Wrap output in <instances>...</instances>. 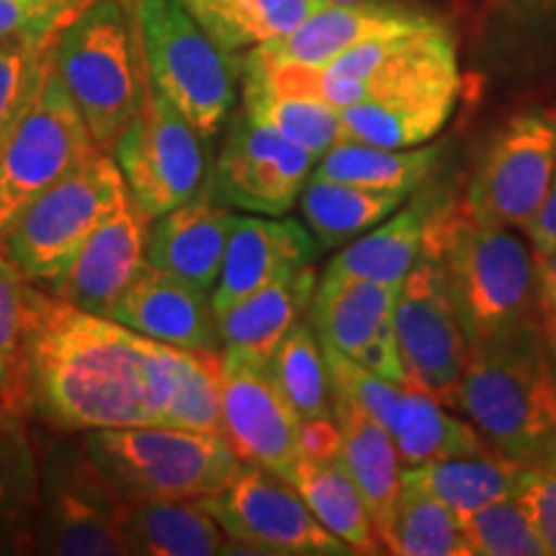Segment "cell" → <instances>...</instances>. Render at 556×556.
Instances as JSON below:
<instances>
[{
  "instance_id": "cell-1",
  "label": "cell",
  "mask_w": 556,
  "mask_h": 556,
  "mask_svg": "<svg viewBox=\"0 0 556 556\" xmlns=\"http://www.w3.org/2000/svg\"><path fill=\"white\" fill-rule=\"evenodd\" d=\"M180 348L78 309L29 281L24 413L62 433L160 426Z\"/></svg>"
},
{
  "instance_id": "cell-2",
  "label": "cell",
  "mask_w": 556,
  "mask_h": 556,
  "mask_svg": "<svg viewBox=\"0 0 556 556\" xmlns=\"http://www.w3.org/2000/svg\"><path fill=\"white\" fill-rule=\"evenodd\" d=\"M426 250L441 261L469 351L541 332L533 250L513 227L482 225L441 201Z\"/></svg>"
},
{
  "instance_id": "cell-3",
  "label": "cell",
  "mask_w": 556,
  "mask_h": 556,
  "mask_svg": "<svg viewBox=\"0 0 556 556\" xmlns=\"http://www.w3.org/2000/svg\"><path fill=\"white\" fill-rule=\"evenodd\" d=\"M52 62L93 142L109 152L150 90L135 0H88L62 26Z\"/></svg>"
},
{
  "instance_id": "cell-4",
  "label": "cell",
  "mask_w": 556,
  "mask_h": 556,
  "mask_svg": "<svg viewBox=\"0 0 556 556\" xmlns=\"http://www.w3.org/2000/svg\"><path fill=\"white\" fill-rule=\"evenodd\" d=\"M456 407L484 443L528 467L556 454V358L541 332L469 351Z\"/></svg>"
},
{
  "instance_id": "cell-5",
  "label": "cell",
  "mask_w": 556,
  "mask_h": 556,
  "mask_svg": "<svg viewBox=\"0 0 556 556\" xmlns=\"http://www.w3.org/2000/svg\"><path fill=\"white\" fill-rule=\"evenodd\" d=\"M80 435L88 456L127 503L208 497L242 467L225 438L214 433L129 426Z\"/></svg>"
},
{
  "instance_id": "cell-6",
  "label": "cell",
  "mask_w": 556,
  "mask_h": 556,
  "mask_svg": "<svg viewBox=\"0 0 556 556\" xmlns=\"http://www.w3.org/2000/svg\"><path fill=\"white\" fill-rule=\"evenodd\" d=\"M34 438L39 454L34 554L127 556L122 533L127 500L88 456L83 435L45 426Z\"/></svg>"
},
{
  "instance_id": "cell-7",
  "label": "cell",
  "mask_w": 556,
  "mask_h": 556,
  "mask_svg": "<svg viewBox=\"0 0 556 556\" xmlns=\"http://www.w3.org/2000/svg\"><path fill=\"white\" fill-rule=\"evenodd\" d=\"M152 88L168 96L201 139L225 127L242 58L222 52L180 0H135Z\"/></svg>"
},
{
  "instance_id": "cell-8",
  "label": "cell",
  "mask_w": 556,
  "mask_h": 556,
  "mask_svg": "<svg viewBox=\"0 0 556 556\" xmlns=\"http://www.w3.org/2000/svg\"><path fill=\"white\" fill-rule=\"evenodd\" d=\"M127 199L119 165L111 152L101 150L34 199L0 248L26 281L47 283L67 268L96 227Z\"/></svg>"
},
{
  "instance_id": "cell-9",
  "label": "cell",
  "mask_w": 556,
  "mask_h": 556,
  "mask_svg": "<svg viewBox=\"0 0 556 556\" xmlns=\"http://www.w3.org/2000/svg\"><path fill=\"white\" fill-rule=\"evenodd\" d=\"M96 152H101L99 144L90 137L50 54L37 93L21 111L0 150V245L34 199Z\"/></svg>"
},
{
  "instance_id": "cell-10",
  "label": "cell",
  "mask_w": 556,
  "mask_h": 556,
  "mask_svg": "<svg viewBox=\"0 0 556 556\" xmlns=\"http://www.w3.org/2000/svg\"><path fill=\"white\" fill-rule=\"evenodd\" d=\"M554 165L556 109L520 111L492 131L458 206L482 225L526 229L544 204Z\"/></svg>"
},
{
  "instance_id": "cell-11",
  "label": "cell",
  "mask_w": 556,
  "mask_h": 556,
  "mask_svg": "<svg viewBox=\"0 0 556 556\" xmlns=\"http://www.w3.org/2000/svg\"><path fill=\"white\" fill-rule=\"evenodd\" d=\"M201 507L240 552L276 556H348L351 546L330 533L296 486L274 471L242 464L225 490L201 497Z\"/></svg>"
},
{
  "instance_id": "cell-12",
  "label": "cell",
  "mask_w": 556,
  "mask_h": 556,
  "mask_svg": "<svg viewBox=\"0 0 556 556\" xmlns=\"http://www.w3.org/2000/svg\"><path fill=\"white\" fill-rule=\"evenodd\" d=\"M109 152L119 165L131 201L150 219L186 204L208 180L199 131L152 83L142 111Z\"/></svg>"
},
{
  "instance_id": "cell-13",
  "label": "cell",
  "mask_w": 556,
  "mask_h": 556,
  "mask_svg": "<svg viewBox=\"0 0 556 556\" xmlns=\"http://www.w3.org/2000/svg\"><path fill=\"white\" fill-rule=\"evenodd\" d=\"M394 336L407 384L443 405H456L469 345L441 261L428 250H422L400 287Z\"/></svg>"
},
{
  "instance_id": "cell-14",
  "label": "cell",
  "mask_w": 556,
  "mask_h": 556,
  "mask_svg": "<svg viewBox=\"0 0 556 556\" xmlns=\"http://www.w3.org/2000/svg\"><path fill=\"white\" fill-rule=\"evenodd\" d=\"M222 438L242 464L291 482L302 458V417L268 371V358L222 348Z\"/></svg>"
},
{
  "instance_id": "cell-15",
  "label": "cell",
  "mask_w": 556,
  "mask_h": 556,
  "mask_svg": "<svg viewBox=\"0 0 556 556\" xmlns=\"http://www.w3.org/2000/svg\"><path fill=\"white\" fill-rule=\"evenodd\" d=\"M315 157L276 129L255 122L245 109L235 116L214 165V197L250 214L281 217L307 186Z\"/></svg>"
},
{
  "instance_id": "cell-16",
  "label": "cell",
  "mask_w": 556,
  "mask_h": 556,
  "mask_svg": "<svg viewBox=\"0 0 556 556\" xmlns=\"http://www.w3.org/2000/svg\"><path fill=\"white\" fill-rule=\"evenodd\" d=\"M402 283L325 276L317 281L309 319L317 338L389 381L407 384L394 336V304Z\"/></svg>"
},
{
  "instance_id": "cell-17",
  "label": "cell",
  "mask_w": 556,
  "mask_h": 556,
  "mask_svg": "<svg viewBox=\"0 0 556 556\" xmlns=\"http://www.w3.org/2000/svg\"><path fill=\"white\" fill-rule=\"evenodd\" d=\"M150 222L129 197L96 227L67 268L41 287L73 307L109 317L116 299L148 263Z\"/></svg>"
},
{
  "instance_id": "cell-18",
  "label": "cell",
  "mask_w": 556,
  "mask_h": 556,
  "mask_svg": "<svg viewBox=\"0 0 556 556\" xmlns=\"http://www.w3.org/2000/svg\"><path fill=\"white\" fill-rule=\"evenodd\" d=\"M291 484L296 486L319 523L351 546L353 554L384 552L364 497L340 458L336 420L304 422L302 458H299Z\"/></svg>"
},
{
  "instance_id": "cell-19",
  "label": "cell",
  "mask_w": 556,
  "mask_h": 556,
  "mask_svg": "<svg viewBox=\"0 0 556 556\" xmlns=\"http://www.w3.org/2000/svg\"><path fill=\"white\" fill-rule=\"evenodd\" d=\"M139 336L189 351H222L212 294L144 263L109 312Z\"/></svg>"
},
{
  "instance_id": "cell-20",
  "label": "cell",
  "mask_w": 556,
  "mask_h": 556,
  "mask_svg": "<svg viewBox=\"0 0 556 556\" xmlns=\"http://www.w3.org/2000/svg\"><path fill=\"white\" fill-rule=\"evenodd\" d=\"M235 217L232 206L214 197L206 180L197 197L150 222L148 263L212 294Z\"/></svg>"
},
{
  "instance_id": "cell-21",
  "label": "cell",
  "mask_w": 556,
  "mask_h": 556,
  "mask_svg": "<svg viewBox=\"0 0 556 556\" xmlns=\"http://www.w3.org/2000/svg\"><path fill=\"white\" fill-rule=\"evenodd\" d=\"M317 255L315 238L302 222L263 217H235L225 261L212 291L214 315L266 287L291 268L307 266Z\"/></svg>"
},
{
  "instance_id": "cell-22",
  "label": "cell",
  "mask_w": 556,
  "mask_h": 556,
  "mask_svg": "<svg viewBox=\"0 0 556 556\" xmlns=\"http://www.w3.org/2000/svg\"><path fill=\"white\" fill-rule=\"evenodd\" d=\"M435 24L426 13L397 5H319L294 31L253 47L268 62L325 67L338 54L374 37L407 34Z\"/></svg>"
},
{
  "instance_id": "cell-23",
  "label": "cell",
  "mask_w": 556,
  "mask_h": 556,
  "mask_svg": "<svg viewBox=\"0 0 556 556\" xmlns=\"http://www.w3.org/2000/svg\"><path fill=\"white\" fill-rule=\"evenodd\" d=\"M332 387V384H330ZM332 417L340 433V458L364 497L384 548L402 492V464L389 430L343 389L332 387Z\"/></svg>"
},
{
  "instance_id": "cell-24",
  "label": "cell",
  "mask_w": 556,
  "mask_h": 556,
  "mask_svg": "<svg viewBox=\"0 0 556 556\" xmlns=\"http://www.w3.org/2000/svg\"><path fill=\"white\" fill-rule=\"evenodd\" d=\"M433 191H415V199L389 214L384 222L345 242L325 268V276L364 278L379 283H402L426 250L428 227L438 204Z\"/></svg>"
},
{
  "instance_id": "cell-25",
  "label": "cell",
  "mask_w": 556,
  "mask_h": 556,
  "mask_svg": "<svg viewBox=\"0 0 556 556\" xmlns=\"http://www.w3.org/2000/svg\"><path fill=\"white\" fill-rule=\"evenodd\" d=\"M317 268H291L266 287L248 294L217 315L222 348L248 351L268 358L278 340L294 328L309 309L317 289Z\"/></svg>"
},
{
  "instance_id": "cell-26",
  "label": "cell",
  "mask_w": 556,
  "mask_h": 556,
  "mask_svg": "<svg viewBox=\"0 0 556 556\" xmlns=\"http://www.w3.org/2000/svg\"><path fill=\"white\" fill-rule=\"evenodd\" d=\"M31 417L0 405V556L34 554L39 454Z\"/></svg>"
},
{
  "instance_id": "cell-27",
  "label": "cell",
  "mask_w": 556,
  "mask_h": 556,
  "mask_svg": "<svg viewBox=\"0 0 556 556\" xmlns=\"http://www.w3.org/2000/svg\"><path fill=\"white\" fill-rule=\"evenodd\" d=\"M122 533L127 552L137 556H214L225 554L227 544V533L199 500L127 503Z\"/></svg>"
},
{
  "instance_id": "cell-28",
  "label": "cell",
  "mask_w": 556,
  "mask_h": 556,
  "mask_svg": "<svg viewBox=\"0 0 556 556\" xmlns=\"http://www.w3.org/2000/svg\"><path fill=\"white\" fill-rule=\"evenodd\" d=\"M456 96L458 90H428L348 106L340 111L345 139L389 150L420 148L446 127Z\"/></svg>"
},
{
  "instance_id": "cell-29",
  "label": "cell",
  "mask_w": 556,
  "mask_h": 556,
  "mask_svg": "<svg viewBox=\"0 0 556 556\" xmlns=\"http://www.w3.org/2000/svg\"><path fill=\"white\" fill-rule=\"evenodd\" d=\"M407 199L409 193L402 191L364 189V186L340 184V180L319 178L312 173L299 197V208L312 238L319 242V248L328 250L345 245L377 227Z\"/></svg>"
},
{
  "instance_id": "cell-30",
  "label": "cell",
  "mask_w": 556,
  "mask_h": 556,
  "mask_svg": "<svg viewBox=\"0 0 556 556\" xmlns=\"http://www.w3.org/2000/svg\"><path fill=\"white\" fill-rule=\"evenodd\" d=\"M516 479L518 464L497 456L495 451L402 467V484L435 497L458 518L516 495Z\"/></svg>"
},
{
  "instance_id": "cell-31",
  "label": "cell",
  "mask_w": 556,
  "mask_h": 556,
  "mask_svg": "<svg viewBox=\"0 0 556 556\" xmlns=\"http://www.w3.org/2000/svg\"><path fill=\"white\" fill-rule=\"evenodd\" d=\"M222 52L238 58L294 31L319 0H180Z\"/></svg>"
},
{
  "instance_id": "cell-32",
  "label": "cell",
  "mask_w": 556,
  "mask_h": 556,
  "mask_svg": "<svg viewBox=\"0 0 556 556\" xmlns=\"http://www.w3.org/2000/svg\"><path fill=\"white\" fill-rule=\"evenodd\" d=\"M441 157V144L389 150L356 142V139H343L319 157L315 176L364 186V189L402 191L413 197L417 189L428 184Z\"/></svg>"
},
{
  "instance_id": "cell-33",
  "label": "cell",
  "mask_w": 556,
  "mask_h": 556,
  "mask_svg": "<svg viewBox=\"0 0 556 556\" xmlns=\"http://www.w3.org/2000/svg\"><path fill=\"white\" fill-rule=\"evenodd\" d=\"M392 438L402 467L492 451L475 426L458 420L443 402L415 387H409L397 426L392 428Z\"/></svg>"
},
{
  "instance_id": "cell-34",
  "label": "cell",
  "mask_w": 556,
  "mask_h": 556,
  "mask_svg": "<svg viewBox=\"0 0 556 556\" xmlns=\"http://www.w3.org/2000/svg\"><path fill=\"white\" fill-rule=\"evenodd\" d=\"M268 371L302 422L336 420L332 387L323 343L309 323H299L278 340L268 356Z\"/></svg>"
},
{
  "instance_id": "cell-35",
  "label": "cell",
  "mask_w": 556,
  "mask_h": 556,
  "mask_svg": "<svg viewBox=\"0 0 556 556\" xmlns=\"http://www.w3.org/2000/svg\"><path fill=\"white\" fill-rule=\"evenodd\" d=\"M242 99H245V111L255 122L276 129L289 142L307 150L315 160L345 139L340 111L323 101L270 93L266 88L250 86H242Z\"/></svg>"
},
{
  "instance_id": "cell-36",
  "label": "cell",
  "mask_w": 556,
  "mask_h": 556,
  "mask_svg": "<svg viewBox=\"0 0 556 556\" xmlns=\"http://www.w3.org/2000/svg\"><path fill=\"white\" fill-rule=\"evenodd\" d=\"M222 351L180 348L173 392L160 426L222 435Z\"/></svg>"
},
{
  "instance_id": "cell-37",
  "label": "cell",
  "mask_w": 556,
  "mask_h": 556,
  "mask_svg": "<svg viewBox=\"0 0 556 556\" xmlns=\"http://www.w3.org/2000/svg\"><path fill=\"white\" fill-rule=\"evenodd\" d=\"M384 552L400 556H469L456 513L407 484H402Z\"/></svg>"
},
{
  "instance_id": "cell-38",
  "label": "cell",
  "mask_w": 556,
  "mask_h": 556,
  "mask_svg": "<svg viewBox=\"0 0 556 556\" xmlns=\"http://www.w3.org/2000/svg\"><path fill=\"white\" fill-rule=\"evenodd\" d=\"M458 520L469 556H548L516 497L497 500Z\"/></svg>"
},
{
  "instance_id": "cell-39",
  "label": "cell",
  "mask_w": 556,
  "mask_h": 556,
  "mask_svg": "<svg viewBox=\"0 0 556 556\" xmlns=\"http://www.w3.org/2000/svg\"><path fill=\"white\" fill-rule=\"evenodd\" d=\"M58 34L16 37L0 45V150L16 127L21 111L37 93Z\"/></svg>"
},
{
  "instance_id": "cell-40",
  "label": "cell",
  "mask_w": 556,
  "mask_h": 556,
  "mask_svg": "<svg viewBox=\"0 0 556 556\" xmlns=\"http://www.w3.org/2000/svg\"><path fill=\"white\" fill-rule=\"evenodd\" d=\"M26 289L29 281L0 248V405L21 413H24L21 351H24L26 328Z\"/></svg>"
},
{
  "instance_id": "cell-41",
  "label": "cell",
  "mask_w": 556,
  "mask_h": 556,
  "mask_svg": "<svg viewBox=\"0 0 556 556\" xmlns=\"http://www.w3.org/2000/svg\"><path fill=\"white\" fill-rule=\"evenodd\" d=\"M546 554H556V454L544 462L518 467L516 495Z\"/></svg>"
},
{
  "instance_id": "cell-42",
  "label": "cell",
  "mask_w": 556,
  "mask_h": 556,
  "mask_svg": "<svg viewBox=\"0 0 556 556\" xmlns=\"http://www.w3.org/2000/svg\"><path fill=\"white\" fill-rule=\"evenodd\" d=\"M88 0H0V45L58 34Z\"/></svg>"
},
{
  "instance_id": "cell-43",
  "label": "cell",
  "mask_w": 556,
  "mask_h": 556,
  "mask_svg": "<svg viewBox=\"0 0 556 556\" xmlns=\"http://www.w3.org/2000/svg\"><path fill=\"white\" fill-rule=\"evenodd\" d=\"M533 270H536V304L544 343L556 358V245L533 248Z\"/></svg>"
},
{
  "instance_id": "cell-44",
  "label": "cell",
  "mask_w": 556,
  "mask_h": 556,
  "mask_svg": "<svg viewBox=\"0 0 556 556\" xmlns=\"http://www.w3.org/2000/svg\"><path fill=\"white\" fill-rule=\"evenodd\" d=\"M526 235L528 240H531V245L539 250L556 245V165H554V176H552V184H548L544 204H541L536 217L526 225Z\"/></svg>"
},
{
  "instance_id": "cell-45",
  "label": "cell",
  "mask_w": 556,
  "mask_h": 556,
  "mask_svg": "<svg viewBox=\"0 0 556 556\" xmlns=\"http://www.w3.org/2000/svg\"><path fill=\"white\" fill-rule=\"evenodd\" d=\"M323 5H397V9H413L417 0H319Z\"/></svg>"
},
{
  "instance_id": "cell-46",
  "label": "cell",
  "mask_w": 556,
  "mask_h": 556,
  "mask_svg": "<svg viewBox=\"0 0 556 556\" xmlns=\"http://www.w3.org/2000/svg\"><path fill=\"white\" fill-rule=\"evenodd\" d=\"M526 5H536V9H548V0H523Z\"/></svg>"
},
{
  "instance_id": "cell-47",
  "label": "cell",
  "mask_w": 556,
  "mask_h": 556,
  "mask_svg": "<svg viewBox=\"0 0 556 556\" xmlns=\"http://www.w3.org/2000/svg\"><path fill=\"white\" fill-rule=\"evenodd\" d=\"M548 9H556V0H548Z\"/></svg>"
}]
</instances>
